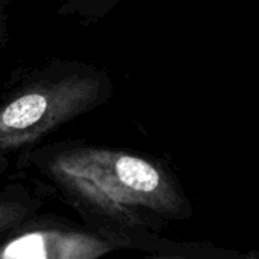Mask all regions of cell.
<instances>
[{"mask_svg":"<svg viewBox=\"0 0 259 259\" xmlns=\"http://www.w3.org/2000/svg\"><path fill=\"white\" fill-rule=\"evenodd\" d=\"M28 160L76 201L120 224H142V212L179 217L188 207L162 163L130 151L66 141L31 151Z\"/></svg>","mask_w":259,"mask_h":259,"instance_id":"6da1fadb","label":"cell"},{"mask_svg":"<svg viewBox=\"0 0 259 259\" xmlns=\"http://www.w3.org/2000/svg\"><path fill=\"white\" fill-rule=\"evenodd\" d=\"M113 93L105 70L78 60H51L26 72L0 98V157L32 148Z\"/></svg>","mask_w":259,"mask_h":259,"instance_id":"7a4b0ae2","label":"cell"},{"mask_svg":"<svg viewBox=\"0 0 259 259\" xmlns=\"http://www.w3.org/2000/svg\"><path fill=\"white\" fill-rule=\"evenodd\" d=\"M116 244L105 236L73 229H34L0 245V259H98Z\"/></svg>","mask_w":259,"mask_h":259,"instance_id":"3957f363","label":"cell"},{"mask_svg":"<svg viewBox=\"0 0 259 259\" xmlns=\"http://www.w3.org/2000/svg\"><path fill=\"white\" fill-rule=\"evenodd\" d=\"M29 215V207L23 201L0 198V233L20 226Z\"/></svg>","mask_w":259,"mask_h":259,"instance_id":"277c9868","label":"cell"},{"mask_svg":"<svg viewBox=\"0 0 259 259\" xmlns=\"http://www.w3.org/2000/svg\"><path fill=\"white\" fill-rule=\"evenodd\" d=\"M119 0H76V4L79 5L76 10L82 16H102L107 10L114 7Z\"/></svg>","mask_w":259,"mask_h":259,"instance_id":"5b68a950","label":"cell"},{"mask_svg":"<svg viewBox=\"0 0 259 259\" xmlns=\"http://www.w3.org/2000/svg\"><path fill=\"white\" fill-rule=\"evenodd\" d=\"M10 41V13L5 0H0V52Z\"/></svg>","mask_w":259,"mask_h":259,"instance_id":"8992f818","label":"cell"},{"mask_svg":"<svg viewBox=\"0 0 259 259\" xmlns=\"http://www.w3.org/2000/svg\"><path fill=\"white\" fill-rule=\"evenodd\" d=\"M150 259H185L180 256H157V257H150Z\"/></svg>","mask_w":259,"mask_h":259,"instance_id":"52a82bcc","label":"cell"},{"mask_svg":"<svg viewBox=\"0 0 259 259\" xmlns=\"http://www.w3.org/2000/svg\"><path fill=\"white\" fill-rule=\"evenodd\" d=\"M247 259H256V253H253V254H248V256H247Z\"/></svg>","mask_w":259,"mask_h":259,"instance_id":"ba28073f","label":"cell"}]
</instances>
